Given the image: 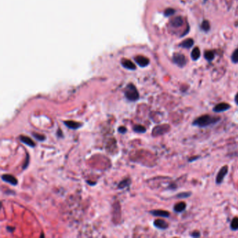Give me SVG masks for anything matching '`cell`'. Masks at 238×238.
<instances>
[{"label":"cell","instance_id":"1","mask_svg":"<svg viewBox=\"0 0 238 238\" xmlns=\"http://www.w3.org/2000/svg\"><path fill=\"white\" fill-rule=\"evenodd\" d=\"M221 118L219 117L211 116L209 115H205L195 119L193 122V125L198 127H207V126L213 125L219 122Z\"/></svg>","mask_w":238,"mask_h":238},{"label":"cell","instance_id":"2","mask_svg":"<svg viewBox=\"0 0 238 238\" xmlns=\"http://www.w3.org/2000/svg\"><path fill=\"white\" fill-rule=\"evenodd\" d=\"M126 98L131 101H135L139 98V94L138 90H136V87L132 84L127 85L126 88L125 92H124Z\"/></svg>","mask_w":238,"mask_h":238},{"label":"cell","instance_id":"3","mask_svg":"<svg viewBox=\"0 0 238 238\" xmlns=\"http://www.w3.org/2000/svg\"><path fill=\"white\" fill-rule=\"evenodd\" d=\"M228 166H224L221 168L219 172V173L217 175V177H216V184H222L223 182V180H224V179L225 178V176H226V175H227V173H228Z\"/></svg>","mask_w":238,"mask_h":238},{"label":"cell","instance_id":"4","mask_svg":"<svg viewBox=\"0 0 238 238\" xmlns=\"http://www.w3.org/2000/svg\"><path fill=\"white\" fill-rule=\"evenodd\" d=\"M231 108V106L228 104L226 103H221L215 106L213 108V111L215 113H222L224 111L228 110V109Z\"/></svg>","mask_w":238,"mask_h":238},{"label":"cell","instance_id":"5","mask_svg":"<svg viewBox=\"0 0 238 238\" xmlns=\"http://www.w3.org/2000/svg\"><path fill=\"white\" fill-rule=\"evenodd\" d=\"M173 60L174 62L180 66H184L187 62L186 58H185V57L182 54H175V56L173 57Z\"/></svg>","mask_w":238,"mask_h":238},{"label":"cell","instance_id":"6","mask_svg":"<svg viewBox=\"0 0 238 238\" xmlns=\"http://www.w3.org/2000/svg\"><path fill=\"white\" fill-rule=\"evenodd\" d=\"M1 179L5 182L9 183L10 184L13 185V186H16V185L18 184V180H17V179L14 176L11 175H3L1 176Z\"/></svg>","mask_w":238,"mask_h":238},{"label":"cell","instance_id":"7","mask_svg":"<svg viewBox=\"0 0 238 238\" xmlns=\"http://www.w3.org/2000/svg\"><path fill=\"white\" fill-rule=\"evenodd\" d=\"M154 225L156 228L161 229V230H165L167 229L168 227V224L164 220L162 219H157L154 222Z\"/></svg>","mask_w":238,"mask_h":238},{"label":"cell","instance_id":"8","mask_svg":"<svg viewBox=\"0 0 238 238\" xmlns=\"http://www.w3.org/2000/svg\"><path fill=\"white\" fill-rule=\"evenodd\" d=\"M150 214L154 216H160V217L168 218L170 216V213L165 210H152Z\"/></svg>","mask_w":238,"mask_h":238},{"label":"cell","instance_id":"9","mask_svg":"<svg viewBox=\"0 0 238 238\" xmlns=\"http://www.w3.org/2000/svg\"><path fill=\"white\" fill-rule=\"evenodd\" d=\"M135 61L138 64L140 65V66L145 67L148 65L149 60L144 56H138L135 58Z\"/></svg>","mask_w":238,"mask_h":238},{"label":"cell","instance_id":"10","mask_svg":"<svg viewBox=\"0 0 238 238\" xmlns=\"http://www.w3.org/2000/svg\"><path fill=\"white\" fill-rule=\"evenodd\" d=\"M64 124L68 128H71V129H74V130L81 128L82 126V124L79 123V122H75V121H64Z\"/></svg>","mask_w":238,"mask_h":238},{"label":"cell","instance_id":"11","mask_svg":"<svg viewBox=\"0 0 238 238\" xmlns=\"http://www.w3.org/2000/svg\"><path fill=\"white\" fill-rule=\"evenodd\" d=\"M186 207H187L186 203H184V202H180V203H177L175 205L173 210L175 212H177V213H181V212L184 211Z\"/></svg>","mask_w":238,"mask_h":238},{"label":"cell","instance_id":"12","mask_svg":"<svg viewBox=\"0 0 238 238\" xmlns=\"http://www.w3.org/2000/svg\"><path fill=\"white\" fill-rule=\"evenodd\" d=\"M20 140L22 143H24V144L28 145V146L31 147H35V143L31 140L30 138L29 137L25 136H21L20 137Z\"/></svg>","mask_w":238,"mask_h":238},{"label":"cell","instance_id":"13","mask_svg":"<svg viewBox=\"0 0 238 238\" xmlns=\"http://www.w3.org/2000/svg\"><path fill=\"white\" fill-rule=\"evenodd\" d=\"M171 24L174 27H180L183 24V20L181 17H177L172 20Z\"/></svg>","mask_w":238,"mask_h":238},{"label":"cell","instance_id":"14","mask_svg":"<svg viewBox=\"0 0 238 238\" xmlns=\"http://www.w3.org/2000/svg\"><path fill=\"white\" fill-rule=\"evenodd\" d=\"M193 45V41L191 39H186L181 43V46L185 48H189Z\"/></svg>","mask_w":238,"mask_h":238},{"label":"cell","instance_id":"15","mask_svg":"<svg viewBox=\"0 0 238 238\" xmlns=\"http://www.w3.org/2000/svg\"><path fill=\"white\" fill-rule=\"evenodd\" d=\"M200 55H201V52H200L199 48L197 47L195 48L191 52V57L193 60H197L200 57Z\"/></svg>","mask_w":238,"mask_h":238},{"label":"cell","instance_id":"16","mask_svg":"<svg viewBox=\"0 0 238 238\" xmlns=\"http://www.w3.org/2000/svg\"><path fill=\"white\" fill-rule=\"evenodd\" d=\"M122 64H123V66L125 67V68L131 69V70H134V69H135V68H136L135 65L133 64L131 61L128 60H124L123 62H122Z\"/></svg>","mask_w":238,"mask_h":238},{"label":"cell","instance_id":"17","mask_svg":"<svg viewBox=\"0 0 238 238\" xmlns=\"http://www.w3.org/2000/svg\"><path fill=\"white\" fill-rule=\"evenodd\" d=\"M231 229L233 231L238 230V217H235L231 223Z\"/></svg>","mask_w":238,"mask_h":238},{"label":"cell","instance_id":"18","mask_svg":"<svg viewBox=\"0 0 238 238\" xmlns=\"http://www.w3.org/2000/svg\"><path fill=\"white\" fill-rule=\"evenodd\" d=\"M134 131L136 133H145L146 131V128L142 125H136L134 127Z\"/></svg>","mask_w":238,"mask_h":238},{"label":"cell","instance_id":"19","mask_svg":"<svg viewBox=\"0 0 238 238\" xmlns=\"http://www.w3.org/2000/svg\"><path fill=\"white\" fill-rule=\"evenodd\" d=\"M130 184V180L129 179H126L123 181H122L121 182L119 183L118 185L119 189H124L126 187H128Z\"/></svg>","mask_w":238,"mask_h":238},{"label":"cell","instance_id":"20","mask_svg":"<svg viewBox=\"0 0 238 238\" xmlns=\"http://www.w3.org/2000/svg\"><path fill=\"white\" fill-rule=\"evenodd\" d=\"M32 136H33L34 138L35 139H37V140L43 141L44 140H45V136H44L43 135H42V134H38V133H36V132L32 133Z\"/></svg>","mask_w":238,"mask_h":238},{"label":"cell","instance_id":"21","mask_svg":"<svg viewBox=\"0 0 238 238\" xmlns=\"http://www.w3.org/2000/svg\"><path fill=\"white\" fill-rule=\"evenodd\" d=\"M191 195V192H183V193H180L179 194L177 195V198H187L190 197Z\"/></svg>","mask_w":238,"mask_h":238},{"label":"cell","instance_id":"22","mask_svg":"<svg viewBox=\"0 0 238 238\" xmlns=\"http://www.w3.org/2000/svg\"><path fill=\"white\" fill-rule=\"evenodd\" d=\"M214 53L212 51H207L205 53V57L207 60H212L214 59Z\"/></svg>","mask_w":238,"mask_h":238},{"label":"cell","instance_id":"23","mask_svg":"<svg viewBox=\"0 0 238 238\" xmlns=\"http://www.w3.org/2000/svg\"><path fill=\"white\" fill-rule=\"evenodd\" d=\"M201 27L202 29H203V30L205 31H207L209 30L210 27V25L209 24V22H207V21H203V23H202V25H201Z\"/></svg>","mask_w":238,"mask_h":238},{"label":"cell","instance_id":"24","mask_svg":"<svg viewBox=\"0 0 238 238\" xmlns=\"http://www.w3.org/2000/svg\"><path fill=\"white\" fill-rule=\"evenodd\" d=\"M232 60L233 61V62L235 63L238 62V49L233 52L232 55Z\"/></svg>","mask_w":238,"mask_h":238},{"label":"cell","instance_id":"25","mask_svg":"<svg viewBox=\"0 0 238 238\" xmlns=\"http://www.w3.org/2000/svg\"><path fill=\"white\" fill-rule=\"evenodd\" d=\"M174 13H175V10L173 9H172V8H168V9L165 11V14H166V16H171V15L174 14Z\"/></svg>","mask_w":238,"mask_h":238},{"label":"cell","instance_id":"26","mask_svg":"<svg viewBox=\"0 0 238 238\" xmlns=\"http://www.w3.org/2000/svg\"><path fill=\"white\" fill-rule=\"evenodd\" d=\"M191 237H201V233H200L199 231H193L190 234Z\"/></svg>","mask_w":238,"mask_h":238},{"label":"cell","instance_id":"27","mask_svg":"<svg viewBox=\"0 0 238 238\" xmlns=\"http://www.w3.org/2000/svg\"><path fill=\"white\" fill-rule=\"evenodd\" d=\"M29 154H27V158H26V161H25V163L23 164V169H26L27 166H28V164H29Z\"/></svg>","mask_w":238,"mask_h":238},{"label":"cell","instance_id":"28","mask_svg":"<svg viewBox=\"0 0 238 238\" xmlns=\"http://www.w3.org/2000/svg\"><path fill=\"white\" fill-rule=\"evenodd\" d=\"M118 131L121 134H125L126 132V128L124 127V126H120L118 128Z\"/></svg>","mask_w":238,"mask_h":238},{"label":"cell","instance_id":"29","mask_svg":"<svg viewBox=\"0 0 238 238\" xmlns=\"http://www.w3.org/2000/svg\"><path fill=\"white\" fill-rule=\"evenodd\" d=\"M235 101L236 104L238 105V93L235 95Z\"/></svg>","mask_w":238,"mask_h":238},{"label":"cell","instance_id":"30","mask_svg":"<svg viewBox=\"0 0 238 238\" xmlns=\"http://www.w3.org/2000/svg\"><path fill=\"white\" fill-rule=\"evenodd\" d=\"M198 158V157H195V158H193V157H192V158H191V159H189V162H191V161H195L194 159H197Z\"/></svg>","mask_w":238,"mask_h":238},{"label":"cell","instance_id":"31","mask_svg":"<svg viewBox=\"0 0 238 238\" xmlns=\"http://www.w3.org/2000/svg\"><path fill=\"white\" fill-rule=\"evenodd\" d=\"M7 230H8V231H9L10 232H12V231L14 230V228H10V227H8V228H7Z\"/></svg>","mask_w":238,"mask_h":238}]
</instances>
